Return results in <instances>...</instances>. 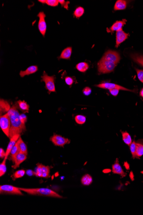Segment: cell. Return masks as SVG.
I'll return each mask as SVG.
<instances>
[{
  "mask_svg": "<svg viewBox=\"0 0 143 215\" xmlns=\"http://www.w3.org/2000/svg\"><path fill=\"white\" fill-rule=\"evenodd\" d=\"M7 112L9 115L11 121L9 134L10 139H11L15 135L20 134L26 131V127L25 124L21 121L20 117V115L15 105H13Z\"/></svg>",
  "mask_w": 143,
  "mask_h": 215,
  "instance_id": "cell-1",
  "label": "cell"
},
{
  "mask_svg": "<svg viewBox=\"0 0 143 215\" xmlns=\"http://www.w3.org/2000/svg\"><path fill=\"white\" fill-rule=\"evenodd\" d=\"M21 191H24L29 195H33L53 197L56 198H62V196L55 191L47 188H36V189H27L19 188Z\"/></svg>",
  "mask_w": 143,
  "mask_h": 215,
  "instance_id": "cell-2",
  "label": "cell"
},
{
  "mask_svg": "<svg viewBox=\"0 0 143 215\" xmlns=\"http://www.w3.org/2000/svg\"><path fill=\"white\" fill-rule=\"evenodd\" d=\"M116 65L115 63L101 59L98 63L99 73L103 74L111 73L115 70Z\"/></svg>",
  "mask_w": 143,
  "mask_h": 215,
  "instance_id": "cell-3",
  "label": "cell"
},
{
  "mask_svg": "<svg viewBox=\"0 0 143 215\" xmlns=\"http://www.w3.org/2000/svg\"><path fill=\"white\" fill-rule=\"evenodd\" d=\"M0 126L1 129L6 136L9 138L10 129L11 127V121L8 112L0 118Z\"/></svg>",
  "mask_w": 143,
  "mask_h": 215,
  "instance_id": "cell-4",
  "label": "cell"
},
{
  "mask_svg": "<svg viewBox=\"0 0 143 215\" xmlns=\"http://www.w3.org/2000/svg\"><path fill=\"white\" fill-rule=\"evenodd\" d=\"M55 79L54 76H49L45 73V71H44L43 75L42 76L41 81L45 82V88L50 92H56Z\"/></svg>",
  "mask_w": 143,
  "mask_h": 215,
  "instance_id": "cell-5",
  "label": "cell"
},
{
  "mask_svg": "<svg viewBox=\"0 0 143 215\" xmlns=\"http://www.w3.org/2000/svg\"><path fill=\"white\" fill-rule=\"evenodd\" d=\"M0 194L6 195H23V193L18 187L11 185L1 186H0Z\"/></svg>",
  "mask_w": 143,
  "mask_h": 215,
  "instance_id": "cell-6",
  "label": "cell"
},
{
  "mask_svg": "<svg viewBox=\"0 0 143 215\" xmlns=\"http://www.w3.org/2000/svg\"><path fill=\"white\" fill-rule=\"evenodd\" d=\"M102 59L117 64L120 61V57L117 51L109 50L106 52Z\"/></svg>",
  "mask_w": 143,
  "mask_h": 215,
  "instance_id": "cell-7",
  "label": "cell"
},
{
  "mask_svg": "<svg viewBox=\"0 0 143 215\" xmlns=\"http://www.w3.org/2000/svg\"><path fill=\"white\" fill-rule=\"evenodd\" d=\"M95 86L97 87L101 88V89H106V90H113V89H117L119 90H124V91H128V92H135L134 90H129L121 86L115 84V83H103L101 84L96 85Z\"/></svg>",
  "mask_w": 143,
  "mask_h": 215,
  "instance_id": "cell-8",
  "label": "cell"
},
{
  "mask_svg": "<svg viewBox=\"0 0 143 215\" xmlns=\"http://www.w3.org/2000/svg\"><path fill=\"white\" fill-rule=\"evenodd\" d=\"M37 16L39 18L38 27L40 32L44 37L47 29V25L45 20L46 15L44 12H40L38 14Z\"/></svg>",
  "mask_w": 143,
  "mask_h": 215,
  "instance_id": "cell-9",
  "label": "cell"
},
{
  "mask_svg": "<svg viewBox=\"0 0 143 215\" xmlns=\"http://www.w3.org/2000/svg\"><path fill=\"white\" fill-rule=\"evenodd\" d=\"M50 140L55 146L58 147H64L65 145L70 143V140L64 138L60 135H54L50 138Z\"/></svg>",
  "mask_w": 143,
  "mask_h": 215,
  "instance_id": "cell-10",
  "label": "cell"
},
{
  "mask_svg": "<svg viewBox=\"0 0 143 215\" xmlns=\"http://www.w3.org/2000/svg\"><path fill=\"white\" fill-rule=\"evenodd\" d=\"M129 34L125 33L122 29L116 32V47L117 48L121 43L127 39Z\"/></svg>",
  "mask_w": 143,
  "mask_h": 215,
  "instance_id": "cell-11",
  "label": "cell"
},
{
  "mask_svg": "<svg viewBox=\"0 0 143 215\" xmlns=\"http://www.w3.org/2000/svg\"><path fill=\"white\" fill-rule=\"evenodd\" d=\"M127 20L125 19H124L122 21H118L115 22L113 24L109 29H107V31L108 33H113L115 31L117 32L122 29L123 27L126 24Z\"/></svg>",
  "mask_w": 143,
  "mask_h": 215,
  "instance_id": "cell-12",
  "label": "cell"
},
{
  "mask_svg": "<svg viewBox=\"0 0 143 215\" xmlns=\"http://www.w3.org/2000/svg\"><path fill=\"white\" fill-rule=\"evenodd\" d=\"M20 137V134H16L12 137L10 139V142L7 146V149H6V156H5L4 159L7 160L8 157L11 153L12 149H13V147L15 145L16 142H17Z\"/></svg>",
  "mask_w": 143,
  "mask_h": 215,
  "instance_id": "cell-13",
  "label": "cell"
},
{
  "mask_svg": "<svg viewBox=\"0 0 143 215\" xmlns=\"http://www.w3.org/2000/svg\"><path fill=\"white\" fill-rule=\"evenodd\" d=\"M27 155L25 154L19 152L15 158L14 165L12 166L13 169H16L19 167L20 165L27 159Z\"/></svg>",
  "mask_w": 143,
  "mask_h": 215,
  "instance_id": "cell-14",
  "label": "cell"
},
{
  "mask_svg": "<svg viewBox=\"0 0 143 215\" xmlns=\"http://www.w3.org/2000/svg\"><path fill=\"white\" fill-rule=\"evenodd\" d=\"M112 172L115 174L120 175L123 177H125L126 175L119 163L117 159L115 161V163L113 165Z\"/></svg>",
  "mask_w": 143,
  "mask_h": 215,
  "instance_id": "cell-15",
  "label": "cell"
},
{
  "mask_svg": "<svg viewBox=\"0 0 143 215\" xmlns=\"http://www.w3.org/2000/svg\"><path fill=\"white\" fill-rule=\"evenodd\" d=\"M38 71V67L36 65H32L29 67L25 71H21L19 73V75L21 77H23L26 75H29L30 74L36 73Z\"/></svg>",
  "mask_w": 143,
  "mask_h": 215,
  "instance_id": "cell-16",
  "label": "cell"
},
{
  "mask_svg": "<svg viewBox=\"0 0 143 215\" xmlns=\"http://www.w3.org/2000/svg\"><path fill=\"white\" fill-rule=\"evenodd\" d=\"M72 53V48L68 47L63 50L59 59L69 60L70 59Z\"/></svg>",
  "mask_w": 143,
  "mask_h": 215,
  "instance_id": "cell-17",
  "label": "cell"
},
{
  "mask_svg": "<svg viewBox=\"0 0 143 215\" xmlns=\"http://www.w3.org/2000/svg\"><path fill=\"white\" fill-rule=\"evenodd\" d=\"M127 7V2L124 0H118L114 6L115 11L125 10Z\"/></svg>",
  "mask_w": 143,
  "mask_h": 215,
  "instance_id": "cell-18",
  "label": "cell"
},
{
  "mask_svg": "<svg viewBox=\"0 0 143 215\" xmlns=\"http://www.w3.org/2000/svg\"><path fill=\"white\" fill-rule=\"evenodd\" d=\"M18 144L19 149L20 152L25 154L26 155H27V147L25 142L23 141V139L21 137H20L17 141Z\"/></svg>",
  "mask_w": 143,
  "mask_h": 215,
  "instance_id": "cell-19",
  "label": "cell"
},
{
  "mask_svg": "<svg viewBox=\"0 0 143 215\" xmlns=\"http://www.w3.org/2000/svg\"><path fill=\"white\" fill-rule=\"evenodd\" d=\"M131 58L134 62L141 66L143 67V56L141 55L138 54H132L130 55Z\"/></svg>",
  "mask_w": 143,
  "mask_h": 215,
  "instance_id": "cell-20",
  "label": "cell"
},
{
  "mask_svg": "<svg viewBox=\"0 0 143 215\" xmlns=\"http://www.w3.org/2000/svg\"><path fill=\"white\" fill-rule=\"evenodd\" d=\"M20 152L19 149L18 144L17 142L15 143V145L12 149L11 151V159L12 161L14 163L15 161V158L18 154Z\"/></svg>",
  "mask_w": 143,
  "mask_h": 215,
  "instance_id": "cell-21",
  "label": "cell"
},
{
  "mask_svg": "<svg viewBox=\"0 0 143 215\" xmlns=\"http://www.w3.org/2000/svg\"><path fill=\"white\" fill-rule=\"evenodd\" d=\"M93 179L89 174H85L81 179V182L84 186H89L92 183Z\"/></svg>",
  "mask_w": 143,
  "mask_h": 215,
  "instance_id": "cell-22",
  "label": "cell"
},
{
  "mask_svg": "<svg viewBox=\"0 0 143 215\" xmlns=\"http://www.w3.org/2000/svg\"><path fill=\"white\" fill-rule=\"evenodd\" d=\"M136 143L137 145V156L139 158L143 155V140H139Z\"/></svg>",
  "mask_w": 143,
  "mask_h": 215,
  "instance_id": "cell-23",
  "label": "cell"
},
{
  "mask_svg": "<svg viewBox=\"0 0 143 215\" xmlns=\"http://www.w3.org/2000/svg\"><path fill=\"white\" fill-rule=\"evenodd\" d=\"M89 68V66L87 63L85 62H80L78 63L76 66V68L80 72H86Z\"/></svg>",
  "mask_w": 143,
  "mask_h": 215,
  "instance_id": "cell-24",
  "label": "cell"
},
{
  "mask_svg": "<svg viewBox=\"0 0 143 215\" xmlns=\"http://www.w3.org/2000/svg\"><path fill=\"white\" fill-rule=\"evenodd\" d=\"M11 109L9 103L4 99L1 100V112H8Z\"/></svg>",
  "mask_w": 143,
  "mask_h": 215,
  "instance_id": "cell-25",
  "label": "cell"
},
{
  "mask_svg": "<svg viewBox=\"0 0 143 215\" xmlns=\"http://www.w3.org/2000/svg\"><path fill=\"white\" fill-rule=\"evenodd\" d=\"M18 104L20 109L24 112H28L29 110L30 106L25 101H18Z\"/></svg>",
  "mask_w": 143,
  "mask_h": 215,
  "instance_id": "cell-26",
  "label": "cell"
},
{
  "mask_svg": "<svg viewBox=\"0 0 143 215\" xmlns=\"http://www.w3.org/2000/svg\"><path fill=\"white\" fill-rule=\"evenodd\" d=\"M122 135L124 142L127 145L130 146L132 142L130 134L127 132H122Z\"/></svg>",
  "mask_w": 143,
  "mask_h": 215,
  "instance_id": "cell-27",
  "label": "cell"
},
{
  "mask_svg": "<svg viewBox=\"0 0 143 215\" xmlns=\"http://www.w3.org/2000/svg\"><path fill=\"white\" fill-rule=\"evenodd\" d=\"M85 13L84 8L79 7H77L74 12V15L76 18L78 19L81 17Z\"/></svg>",
  "mask_w": 143,
  "mask_h": 215,
  "instance_id": "cell-28",
  "label": "cell"
},
{
  "mask_svg": "<svg viewBox=\"0 0 143 215\" xmlns=\"http://www.w3.org/2000/svg\"><path fill=\"white\" fill-rule=\"evenodd\" d=\"M130 146V150L131 152L132 156L133 159L137 158V145H136V143L135 141H133Z\"/></svg>",
  "mask_w": 143,
  "mask_h": 215,
  "instance_id": "cell-29",
  "label": "cell"
},
{
  "mask_svg": "<svg viewBox=\"0 0 143 215\" xmlns=\"http://www.w3.org/2000/svg\"><path fill=\"white\" fill-rule=\"evenodd\" d=\"M75 122L78 124L82 125L86 122V118L84 116L78 115L75 117Z\"/></svg>",
  "mask_w": 143,
  "mask_h": 215,
  "instance_id": "cell-30",
  "label": "cell"
},
{
  "mask_svg": "<svg viewBox=\"0 0 143 215\" xmlns=\"http://www.w3.org/2000/svg\"><path fill=\"white\" fill-rule=\"evenodd\" d=\"M25 171L24 170H17L14 173V174L13 175V179L15 180V179H18V178H22L23 176L25 175Z\"/></svg>",
  "mask_w": 143,
  "mask_h": 215,
  "instance_id": "cell-31",
  "label": "cell"
},
{
  "mask_svg": "<svg viewBox=\"0 0 143 215\" xmlns=\"http://www.w3.org/2000/svg\"><path fill=\"white\" fill-rule=\"evenodd\" d=\"M6 159H4L0 165V176L2 177L5 174L6 171Z\"/></svg>",
  "mask_w": 143,
  "mask_h": 215,
  "instance_id": "cell-32",
  "label": "cell"
},
{
  "mask_svg": "<svg viewBox=\"0 0 143 215\" xmlns=\"http://www.w3.org/2000/svg\"><path fill=\"white\" fill-rule=\"evenodd\" d=\"M58 1L57 0H46L45 4L48 6L51 7H56L58 5Z\"/></svg>",
  "mask_w": 143,
  "mask_h": 215,
  "instance_id": "cell-33",
  "label": "cell"
},
{
  "mask_svg": "<svg viewBox=\"0 0 143 215\" xmlns=\"http://www.w3.org/2000/svg\"><path fill=\"white\" fill-rule=\"evenodd\" d=\"M136 71L137 72V77L139 81L143 83V70L136 69Z\"/></svg>",
  "mask_w": 143,
  "mask_h": 215,
  "instance_id": "cell-34",
  "label": "cell"
},
{
  "mask_svg": "<svg viewBox=\"0 0 143 215\" xmlns=\"http://www.w3.org/2000/svg\"><path fill=\"white\" fill-rule=\"evenodd\" d=\"M65 81L66 84L69 86H72L74 82V79L70 77H65Z\"/></svg>",
  "mask_w": 143,
  "mask_h": 215,
  "instance_id": "cell-35",
  "label": "cell"
},
{
  "mask_svg": "<svg viewBox=\"0 0 143 215\" xmlns=\"http://www.w3.org/2000/svg\"><path fill=\"white\" fill-rule=\"evenodd\" d=\"M41 167L42 172H43V173H50V168L48 166H45L44 165L42 164H40Z\"/></svg>",
  "mask_w": 143,
  "mask_h": 215,
  "instance_id": "cell-36",
  "label": "cell"
},
{
  "mask_svg": "<svg viewBox=\"0 0 143 215\" xmlns=\"http://www.w3.org/2000/svg\"><path fill=\"white\" fill-rule=\"evenodd\" d=\"M58 2L62 7L65 8L67 10L68 9V4L69 3V2H66L64 0H58Z\"/></svg>",
  "mask_w": 143,
  "mask_h": 215,
  "instance_id": "cell-37",
  "label": "cell"
},
{
  "mask_svg": "<svg viewBox=\"0 0 143 215\" xmlns=\"http://www.w3.org/2000/svg\"><path fill=\"white\" fill-rule=\"evenodd\" d=\"M91 89L89 87H86L83 90V94L86 96L89 95L91 93Z\"/></svg>",
  "mask_w": 143,
  "mask_h": 215,
  "instance_id": "cell-38",
  "label": "cell"
},
{
  "mask_svg": "<svg viewBox=\"0 0 143 215\" xmlns=\"http://www.w3.org/2000/svg\"><path fill=\"white\" fill-rule=\"evenodd\" d=\"M111 94L112 95L114 96H117L118 95L119 90L117 89H113V90H109Z\"/></svg>",
  "mask_w": 143,
  "mask_h": 215,
  "instance_id": "cell-39",
  "label": "cell"
},
{
  "mask_svg": "<svg viewBox=\"0 0 143 215\" xmlns=\"http://www.w3.org/2000/svg\"><path fill=\"white\" fill-rule=\"evenodd\" d=\"M20 117V119L22 122L24 124H25V122H27V117L23 113V114H21Z\"/></svg>",
  "mask_w": 143,
  "mask_h": 215,
  "instance_id": "cell-40",
  "label": "cell"
},
{
  "mask_svg": "<svg viewBox=\"0 0 143 215\" xmlns=\"http://www.w3.org/2000/svg\"><path fill=\"white\" fill-rule=\"evenodd\" d=\"M5 156H6V152L4 151L3 149L1 148V149H0V158L1 159H3V158L4 159Z\"/></svg>",
  "mask_w": 143,
  "mask_h": 215,
  "instance_id": "cell-41",
  "label": "cell"
},
{
  "mask_svg": "<svg viewBox=\"0 0 143 215\" xmlns=\"http://www.w3.org/2000/svg\"><path fill=\"white\" fill-rule=\"evenodd\" d=\"M26 174L29 176H36V172L31 170H28L26 171Z\"/></svg>",
  "mask_w": 143,
  "mask_h": 215,
  "instance_id": "cell-42",
  "label": "cell"
},
{
  "mask_svg": "<svg viewBox=\"0 0 143 215\" xmlns=\"http://www.w3.org/2000/svg\"><path fill=\"white\" fill-rule=\"evenodd\" d=\"M124 166L125 167V168H126L127 170H129V169H130L129 165L128 164V162H125L124 163Z\"/></svg>",
  "mask_w": 143,
  "mask_h": 215,
  "instance_id": "cell-43",
  "label": "cell"
},
{
  "mask_svg": "<svg viewBox=\"0 0 143 215\" xmlns=\"http://www.w3.org/2000/svg\"><path fill=\"white\" fill-rule=\"evenodd\" d=\"M111 170L110 169H104V170H103V172L104 173H110L111 172Z\"/></svg>",
  "mask_w": 143,
  "mask_h": 215,
  "instance_id": "cell-44",
  "label": "cell"
},
{
  "mask_svg": "<svg viewBox=\"0 0 143 215\" xmlns=\"http://www.w3.org/2000/svg\"><path fill=\"white\" fill-rule=\"evenodd\" d=\"M129 177H130V178L133 181V180H134V176L132 172H130V174H129Z\"/></svg>",
  "mask_w": 143,
  "mask_h": 215,
  "instance_id": "cell-45",
  "label": "cell"
},
{
  "mask_svg": "<svg viewBox=\"0 0 143 215\" xmlns=\"http://www.w3.org/2000/svg\"><path fill=\"white\" fill-rule=\"evenodd\" d=\"M140 95L143 98V88L141 90L140 92Z\"/></svg>",
  "mask_w": 143,
  "mask_h": 215,
  "instance_id": "cell-46",
  "label": "cell"
},
{
  "mask_svg": "<svg viewBox=\"0 0 143 215\" xmlns=\"http://www.w3.org/2000/svg\"><path fill=\"white\" fill-rule=\"evenodd\" d=\"M38 2H40V3H42V4H45L46 1H45V0H39Z\"/></svg>",
  "mask_w": 143,
  "mask_h": 215,
  "instance_id": "cell-47",
  "label": "cell"
},
{
  "mask_svg": "<svg viewBox=\"0 0 143 215\" xmlns=\"http://www.w3.org/2000/svg\"></svg>",
  "mask_w": 143,
  "mask_h": 215,
  "instance_id": "cell-48",
  "label": "cell"
}]
</instances>
